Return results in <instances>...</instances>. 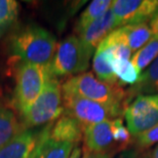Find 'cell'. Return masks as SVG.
<instances>
[{"label":"cell","instance_id":"1","mask_svg":"<svg viewBox=\"0 0 158 158\" xmlns=\"http://www.w3.org/2000/svg\"><path fill=\"white\" fill-rule=\"evenodd\" d=\"M56 37L42 27L30 25L15 32L9 39L11 53L21 63L45 66L56 53Z\"/></svg>","mask_w":158,"mask_h":158},{"label":"cell","instance_id":"2","mask_svg":"<svg viewBox=\"0 0 158 158\" xmlns=\"http://www.w3.org/2000/svg\"><path fill=\"white\" fill-rule=\"evenodd\" d=\"M62 93L68 96L84 98L123 112L131 100L128 93H126L120 84L105 83L91 72L70 77L62 85Z\"/></svg>","mask_w":158,"mask_h":158},{"label":"cell","instance_id":"3","mask_svg":"<svg viewBox=\"0 0 158 158\" xmlns=\"http://www.w3.org/2000/svg\"><path fill=\"white\" fill-rule=\"evenodd\" d=\"M63 113L62 85L56 78L49 77L35 102L21 115V123L24 128L45 126L58 119Z\"/></svg>","mask_w":158,"mask_h":158},{"label":"cell","instance_id":"4","mask_svg":"<svg viewBox=\"0 0 158 158\" xmlns=\"http://www.w3.org/2000/svg\"><path fill=\"white\" fill-rule=\"evenodd\" d=\"M94 55V52H90L79 37L68 36L58 45L52 60L47 65L49 75L58 78L85 73Z\"/></svg>","mask_w":158,"mask_h":158},{"label":"cell","instance_id":"5","mask_svg":"<svg viewBox=\"0 0 158 158\" xmlns=\"http://www.w3.org/2000/svg\"><path fill=\"white\" fill-rule=\"evenodd\" d=\"M49 75L47 65L20 63L15 74V85L12 94V106L23 115L42 91Z\"/></svg>","mask_w":158,"mask_h":158},{"label":"cell","instance_id":"6","mask_svg":"<svg viewBox=\"0 0 158 158\" xmlns=\"http://www.w3.org/2000/svg\"><path fill=\"white\" fill-rule=\"evenodd\" d=\"M64 113L80 123L84 127L97 123L121 117L123 111L101 103L77 96L63 94Z\"/></svg>","mask_w":158,"mask_h":158},{"label":"cell","instance_id":"7","mask_svg":"<svg viewBox=\"0 0 158 158\" xmlns=\"http://www.w3.org/2000/svg\"><path fill=\"white\" fill-rule=\"evenodd\" d=\"M123 115L131 135L137 137L153 127L158 123V94L137 96L126 106Z\"/></svg>","mask_w":158,"mask_h":158},{"label":"cell","instance_id":"8","mask_svg":"<svg viewBox=\"0 0 158 158\" xmlns=\"http://www.w3.org/2000/svg\"><path fill=\"white\" fill-rule=\"evenodd\" d=\"M110 9L118 27L143 24L158 12V0H115Z\"/></svg>","mask_w":158,"mask_h":158},{"label":"cell","instance_id":"9","mask_svg":"<svg viewBox=\"0 0 158 158\" xmlns=\"http://www.w3.org/2000/svg\"><path fill=\"white\" fill-rule=\"evenodd\" d=\"M113 120H107L83 128V147L93 152L118 153L113 138Z\"/></svg>","mask_w":158,"mask_h":158},{"label":"cell","instance_id":"10","mask_svg":"<svg viewBox=\"0 0 158 158\" xmlns=\"http://www.w3.org/2000/svg\"><path fill=\"white\" fill-rule=\"evenodd\" d=\"M152 32L147 23L138 25H128L115 29L110 33L103 42L122 43L128 47L132 52H138L152 38Z\"/></svg>","mask_w":158,"mask_h":158},{"label":"cell","instance_id":"11","mask_svg":"<svg viewBox=\"0 0 158 158\" xmlns=\"http://www.w3.org/2000/svg\"><path fill=\"white\" fill-rule=\"evenodd\" d=\"M41 129L24 128L0 148V158H30L38 143Z\"/></svg>","mask_w":158,"mask_h":158},{"label":"cell","instance_id":"12","mask_svg":"<svg viewBox=\"0 0 158 158\" xmlns=\"http://www.w3.org/2000/svg\"><path fill=\"white\" fill-rule=\"evenodd\" d=\"M117 28H119L117 21L111 9H109L105 15L79 33L78 37L90 52H94L103 40Z\"/></svg>","mask_w":158,"mask_h":158},{"label":"cell","instance_id":"13","mask_svg":"<svg viewBox=\"0 0 158 158\" xmlns=\"http://www.w3.org/2000/svg\"><path fill=\"white\" fill-rule=\"evenodd\" d=\"M48 137L56 142L77 145L83 139V126L73 117L63 113L49 123Z\"/></svg>","mask_w":158,"mask_h":158},{"label":"cell","instance_id":"14","mask_svg":"<svg viewBox=\"0 0 158 158\" xmlns=\"http://www.w3.org/2000/svg\"><path fill=\"white\" fill-rule=\"evenodd\" d=\"M48 129L49 124L41 129L40 139L30 158H69L77 145L52 140L48 137Z\"/></svg>","mask_w":158,"mask_h":158},{"label":"cell","instance_id":"15","mask_svg":"<svg viewBox=\"0 0 158 158\" xmlns=\"http://www.w3.org/2000/svg\"><path fill=\"white\" fill-rule=\"evenodd\" d=\"M158 94V56L147 70L140 75L138 82L128 90L129 99L132 96Z\"/></svg>","mask_w":158,"mask_h":158},{"label":"cell","instance_id":"16","mask_svg":"<svg viewBox=\"0 0 158 158\" xmlns=\"http://www.w3.org/2000/svg\"><path fill=\"white\" fill-rule=\"evenodd\" d=\"M22 129H24L15 113L0 103V148L8 143Z\"/></svg>","mask_w":158,"mask_h":158},{"label":"cell","instance_id":"17","mask_svg":"<svg viewBox=\"0 0 158 158\" xmlns=\"http://www.w3.org/2000/svg\"><path fill=\"white\" fill-rule=\"evenodd\" d=\"M111 0H94L91 1L79 17L77 23L75 25V32L77 34L82 32L91 23H94L103 15H105L111 8Z\"/></svg>","mask_w":158,"mask_h":158},{"label":"cell","instance_id":"18","mask_svg":"<svg viewBox=\"0 0 158 158\" xmlns=\"http://www.w3.org/2000/svg\"><path fill=\"white\" fill-rule=\"evenodd\" d=\"M107 55L109 56V61L113 73L115 74L117 80L121 82L122 84H129L135 85L139 80L140 73L137 71L135 66L131 64V60H124L115 58V56H110L108 52Z\"/></svg>","mask_w":158,"mask_h":158},{"label":"cell","instance_id":"19","mask_svg":"<svg viewBox=\"0 0 158 158\" xmlns=\"http://www.w3.org/2000/svg\"><path fill=\"white\" fill-rule=\"evenodd\" d=\"M93 69L97 75V78L101 81L109 84H119L115 74L113 73L109 61V56L106 50L98 47L94 52L93 59Z\"/></svg>","mask_w":158,"mask_h":158},{"label":"cell","instance_id":"20","mask_svg":"<svg viewBox=\"0 0 158 158\" xmlns=\"http://www.w3.org/2000/svg\"><path fill=\"white\" fill-rule=\"evenodd\" d=\"M158 56V37H152L149 42L131 56V62L139 73L143 72Z\"/></svg>","mask_w":158,"mask_h":158},{"label":"cell","instance_id":"21","mask_svg":"<svg viewBox=\"0 0 158 158\" xmlns=\"http://www.w3.org/2000/svg\"><path fill=\"white\" fill-rule=\"evenodd\" d=\"M20 5L14 0H0V37L17 21Z\"/></svg>","mask_w":158,"mask_h":158},{"label":"cell","instance_id":"22","mask_svg":"<svg viewBox=\"0 0 158 158\" xmlns=\"http://www.w3.org/2000/svg\"><path fill=\"white\" fill-rule=\"evenodd\" d=\"M113 138L118 149V152H123L127 150L132 143L131 135L126 126L123 124L121 117L113 120Z\"/></svg>","mask_w":158,"mask_h":158},{"label":"cell","instance_id":"23","mask_svg":"<svg viewBox=\"0 0 158 158\" xmlns=\"http://www.w3.org/2000/svg\"><path fill=\"white\" fill-rule=\"evenodd\" d=\"M155 144H158V123L135 137V145L140 150L148 149Z\"/></svg>","mask_w":158,"mask_h":158},{"label":"cell","instance_id":"24","mask_svg":"<svg viewBox=\"0 0 158 158\" xmlns=\"http://www.w3.org/2000/svg\"><path fill=\"white\" fill-rule=\"evenodd\" d=\"M115 154L113 153H101V152H93L87 149L82 148V158H114Z\"/></svg>","mask_w":158,"mask_h":158},{"label":"cell","instance_id":"25","mask_svg":"<svg viewBox=\"0 0 158 158\" xmlns=\"http://www.w3.org/2000/svg\"><path fill=\"white\" fill-rule=\"evenodd\" d=\"M140 154H139L138 149H127L125 151H123L119 154V156L117 158H139Z\"/></svg>","mask_w":158,"mask_h":158},{"label":"cell","instance_id":"26","mask_svg":"<svg viewBox=\"0 0 158 158\" xmlns=\"http://www.w3.org/2000/svg\"><path fill=\"white\" fill-rule=\"evenodd\" d=\"M149 27L153 37H158V12L150 20Z\"/></svg>","mask_w":158,"mask_h":158},{"label":"cell","instance_id":"27","mask_svg":"<svg viewBox=\"0 0 158 158\" xmlns=\"http://www.w3.org/2000/svg\"><path fill=\"white\" fill-rule=\"evenodd\" d=\"M81 154H82V148L79 146H76L72 151L71 155L69 158H81Z\"/></svg>","mask_w":158,"mask_h":158},{"label":"cell","instance_id":"28","mask_svg":"<svg viewBox=\"0 0 158 158\" xmlns=\"http://www.w3.org/2000/svg\"><path fill=\"white\" fill-rule=\"evenodd\" d=\"M150 158H158V145H157L155 148H154L152 152H151Z\"/></svg>","mask_w":158,"mask_h":158},{"label":"cell","instance_id":"29","mask_svg":"<svg viewBox=\"0 0 158 158\" xmlns=\"http://www.w3.org/2000/svg\"><path fill=\"white\" fill-rule=\"evenodd\" d=\"M139 158H150L149 156V154H147V153H143L142 155L139 156Z\"/></svg>","mask_w":158,"mask_h":158}]
</instances>
